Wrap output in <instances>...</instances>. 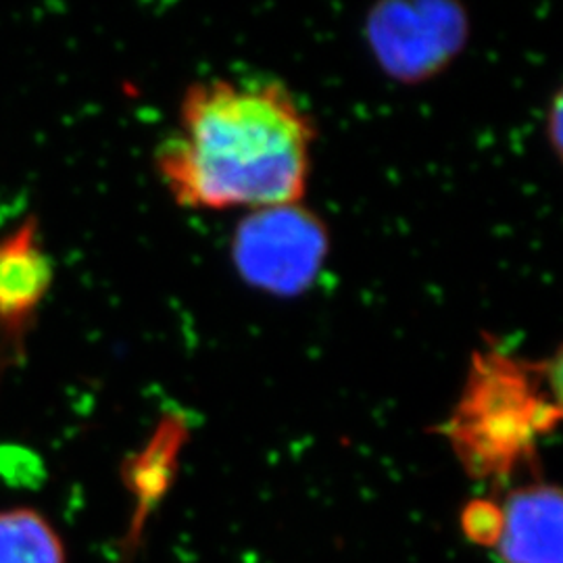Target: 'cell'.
Segmentation results:
<instances>
[{"label": "cell", "mask_w": 563, "mask_h": 563, "mask_svg": "<svg viewBox=\"0 0 563 563\" xmlns=\"http://www.w3.org/2000/svg\"><path fill=\"white\" fill-rule=\"evenodd\" d=\"M316 130L278 81H197L178 132L157 151L172 197L192 209H263L301 202Z\"/></svg>", "instance_id": "6da1fadb"}, {"label": "cell", "mask_w": 563, "mask_h": 563, "mask_svg": "<svg viewBox=\"0 0 563 563\" xmlns=\"http://www.w3.org/2000/svg\"><path fill=\"white\" fill-rule=\"evenodd\" d=\"M544 369L504 355L478 357L449 437L467 470L478 476L507 474L534 439L558 422L560 405L547 402L532 384Z\"/></svg>", "instance_id": "7a4b0ae2"}, {"label": "cell", "mask_w": 563, "mask_h": 563, "mask_svg": "<svg viewBox=\"0 0 563 563\" xmlns=\"http://www.w3.org/2000/svg\"><path fill=\"white\" fill-rule=\"evenodd\" d=\"M330 251L328 230L301 202L251 211L232 239V262L251 286L295 297L322 272Z\"/></svg>", "instance_id": "3957f363"}, {"label": "cell", "mask_w": 563, "mask_h": 563, "mask_svg": "<svg viewBox=\"0 0 563 563\" xmlns=\"http://www.w3.org/2000/svg\"><path fill=\"white\" fill-rule=\"evenodd\" d=\"M467 20L449 2H386L367 20V41L384 69L402 81H420L462 51Z\"/></svg>", "instance_id": "277c9868"}, {"label": "cell", "mask_w": 563, "mask_h": 563, "mask_svg": "<svg viewBox=\"0 0 563 563\" xmlns=\"http://www.w3.org/2000/svg\"><path fill=\"white\" fill-rule=\"evenodd\" d=\"M562 493L553 484H526L497 504L490 549L504 563H563Z\"/></svg>", "instance_id": "5b68a950"}, {"label": "cell", "mask_w": 563, "mask_h": 563, "mask_svg": "<svg viewBox=\"0 0 563 563\" xmlns=\"http://www.w3.org/2000/svg\"><path fill=\"white\" fill-rule=\"evenodd\" d=\"M53 284V263L38 239V222L27 218L0 239V330L20 339Z\"/></svg>", "instance_id": "8992f818"}, {"label": "cell", "mask_w": 563, "mask_h": 563, "mask_svg": "<svg viewBox=\"0 0 563 563\" xmlns=\"http://www.w3.org/2000/svg\"><path fill=\"white\" fill-rule=\"evenodd\" d=\"M0 563H67L57 528L30 507L0 511Z\"/></svg>", "instance_id": "52a82bcc"}, {"label": "cell", "mask_w": 563, "mask_h": 563, "mask_svg": "<svg viewBox=\"0 0 563 563\" xmlns=\"http://www.w3.org/2000/svg\"><path fill=\"white\" fill-rule=\"evenodd\" d=\"M551 123H553V132L551 139L555 142V148H560V139H562V109H560V99H555L553 104V115H551Z\"/></svg>", "instance_id": "ba28073f"}]
</instances>
